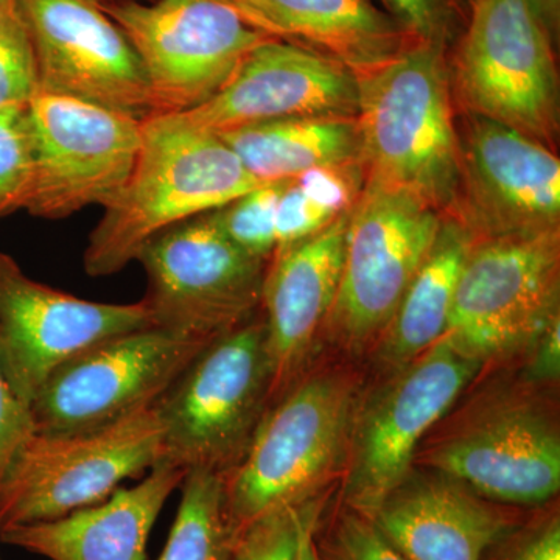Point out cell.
<instances>
[{"mask_svg": "<svg viewBox=\"0 0 560 560\" xmlns=\"http://www.w3.org/2000/svg\"><path fill=\"white\" fill-rule=\"evenodd\" d=\"M217 135L173 114L142 121L130 178L105 206L84 249V271L108 278L138 260L147 243L261 186Z\"/></svg>", "mask_w": 560, "mask_h": 560, "instance_id": "1", "label": "cell"}, {"mask_svg": "<svg viewBox=\"0 0 560 560\" xmlns=\"http://www.w3.org/2000/svg\"><path fill=\"white\" fill-rule=\"evenodd\" d=\"M447 47L415 40L357 77L366 178L447 213L458 179V135Z\"/></svg>", "mask_w": 560, "mask_h": 560, "instance_id": "2", "label": "cell"}, {"mask_svg": "<svg viewBox=\"0 0 560 560\" xmlns=\"http://www.w3.org/2000/svg\"><path fill=\"white\" fill-rule=\"evenodd\" d=\"M361 397L355 374H302L272 401L249 448L224 475L228 515L237 537L271 512L318 499L342 474Z\"/></svg>", "mask_w": 560, "mask_h": 560, "instance_id": "3", "label": "cell"}, {"mask_svg": "<svg viewBox=\"0 0 560 560\" xmlns=\"http://www.w3.org/2000/svg\"><path fill=\"white\" fill-rule=\"evenodd\" d=\"M272 404V364L261 313L210 341L154 404L162 459L184 471L228 475Z\"/></svg>", "mask_w": 560, "mask_h": 560, "instance_id": "4", "label": "cell"}, {"mask_svg": "<svg viewBox=\"0 0 560 560\" xmlns=\"http://www.w3.org/2000/svg\"><path fill=\"white\" fill-rule=\"evenodd\" d=\"M455 478L482 499L510 508H540L560 489L558 412L541 388L486 390L444 433L423 442L415 466Z\"/></svg>", "mask_w": 560, "mask_h": 560, "instance_id": "5", "label": "cell"}, {"mask_svg": "<svg viewBox=\"0 0 560 560\" xmlns=\"http://www.w3.org/2000/svg\"><path fill=\"white\" fill-rule=\"evenodd\" d=\"M556 46L530 0H471L448 60L453 101L556 150Z\"/></svg>", "mask_w": 560, "mask_h": 560, "instance_id": "6", "label": "cell"}, {"mask_svg": "<svg viewBox=\"0 0 560 560\" xmlns=\"http://www.w3.org/2000/svg\"><path fill=\"white\" fill-rule=\"evenodd\" d=\"M444 220L410 191L366 178L350 209L337 298L324 334L352 353L374 349Z\"/></svg>", "mask_w": 560, "mask_h": 560, "instance_id": "7", "label": "cell"}, {"mask_svg": "<svg viewBox=\"0 0 560 560\" xmlns=\"http://www.w3.org/2000/svg\"><path fill=\"white\" fill-rule=\"evenodd\" d=\"M161 459L154 405L97 430L35 431L0 481V529L57 521L102 503Z\"/></svg>", "mask_w": 560, "mask_h": 560, "instance_id": "8", "label": "cell"}, {"mask_svg": "<svg viewBox=\"0 0 560 560\" xmlns=\"http://www.w3.org/2000/svg\"><path fill=\"white\" fill-rule=\"evenodd\" d=\"M482 370L442 338L407 366L388 372L368 396L361 393L342 471V504L371 518L410 474L430 431Z\"/></svg>", "mask_w": 560, "mask_h": 560, "instance_id": "9", "label": "cell"}, {"mask_svg": "<svg viewBox=\"0 0 560 560\" xmlns=\"http://www.w3.org/2000/svg\"><path fill=\"white\" fill-rule=\"evenodd\" d=\"M560 319V230L475 241L444 340L482 368L528 352Z\"/></svg>", "mask_w": 560, "mask_h": 560, "instance_id": "10", "label": "cell"}, {"mask_svg": "<svg viewBox=\"0 0 560 560\" xmlns=\"http://www.w3.org/2000/svg\"><path fill=\"white\" fill-rule=\"evenodd\" d=\"M106 13L142 62L156 116L210 101L250 51L276 38L228 0H128Z\"/></svg>", "mask_w": 560, "mask_h": 560, "instance_id": "11", "label": "cell"}, {"mask_svg": "<svg viewBox=\"0 0 560 560\" xmlns=\"http://www.w3.org/2000/svg\"><path fill=\"white\" fill-rule=\"evenodd\" d=\"M268 260L238 248L212 210L162 232L136 261L154 326L217 338L259 315Z\"/></svg>", "mask_w": 560, "mask_h": 560, "instance_id": "12", "label": "cell"}, {"mask_svg": "<svg viewBox=\"0 0 560 560\" xmlns=\"http://www.w3.org/2000/svg\"><path fill=\"white\" fill-rule=\"evenodd\" d=\"M32 175L22 210L69 219L106 205L130 178L142 121L69 95L39 91L27 105Z\"/></svg>", "mask_w": 560, "mask_h": 560, "instance_id": "13", "label": "cell"}, {"mask_svg": "<svg viewBox=\"0 0 560 560\" xmlns=\"http://www.w3.org/2000/svg\"><path fill=\"white\" fill-rule=\"evenodd\" d=\"M213 340L150 326L98 342L40 388L31 405L33 427L79 433L147 410Z\"/></svg>", "mask_w": 560, "mask_h": 560, "instance_id": "14", "label": "cell"}, {"mask_svg": "<svg viewBox=\"0 0 560 560\" xmlns=\"http://www.w3.org/2000/svg\"><path fill=\"white\" fill-rule=\"evenodd\" d=\"M458 179L447 215L477 241L560 230L556 150L514 128L460 113Z\"/></svg>", "mask_w": 560, "mask_h": 560, "instance_id": "15", "label": "cell"}, {"mask_svg": "<svg viewBox=\"0 0 560 560\" xmlns=\"http://www.w3.org/2000/svg\"><path fill=\"white\" fill-rule=\"evenodd\" d=\"M150 326L154 320L145 300H81L28 278L0 253V364L28 411L40 388L68 361L98 342Z\"/></svg>", "mask_w": 560, "mask_h": 560, "instance_id": "16", "label": "cell"}, {"mask_svg": "<svg viewBox=\"0 0 560 560\" xmlns=\"http://www.w3.org/2000/svg\"><path fill=\"white\" fill-rule=\"evenodd\" d=\"M31 33L39 91L128 114L156 116L135 47L97 0H16Z\"/></svg>", "mask_w": 560, "mask_h": 560, "instance_id": "17", "label": "cell"}, {"mask_svg": "<svg viewBox=\"0 0 560 560\" xmlns=\"http://www.w3.org/2000/svg\"><path fill=\"white\" fill-rule=\"evenodd\" d=\"M355 73L326 55L282 38L256 47L210 101L173 114L187 127L221 135L302 116L357 117Z\"/></svg>", "mask_w": 560, "mask_h": 560, "instance_id": "18", "label": "cell"}, {"mask_svg": "<svg viewBox=\"0 0 560 560\" xmlns=\"http://www.w3.org/2000/svg\"><path fill=\"white\" fill-rule=\"evenodd\" d=\"M350 209L324 230L280 246L268 260L261 316L272 364V401L301 377L326 329L340 285Z\"/></svg>", "mask_w": 560, "mask_h": 560, "instance_id": "19", "label": "cell"}, {"mask_svg": "<svg viewBox=\"0 0 560 560\" xmlns=\"http://www.w3.org/2000/svg\"><path fill=\"white\" fill-rule=\"evenodd\" d=\"M371 521L407 560H485L522 518L448 475L415 466Z\"/></svg>", "mask_w": 560, "mask_h": 560, "instance_id": "20", "label": "cell"}, {"mask_svg": "<svg viewBox=\"0 0 560 560\" xmlns=\"http://www.w3.org/2000/svg\"><path fill=\"white\" fill-rule=\"evenodd\" d=\"M186 475L161 460L138 485L102 503L57 521L9 526L0 540L50 560H145L151 529Z\"/></svg>", "mask_w": 560, "mask_h": 560, "instance_id": "21", "label": "cell"}, {"mask_svg": "<svg viewBox=\"0 0 560 560\" xmlns=\"http://www.w3.org/2000/svg\"><path fill=\"white\" fill-rule=\"evenodd\" d=\"M257 24L278 38L341 62L355 75L415 43L372 0H243Z\"/></svg>", "mask_w": 560, "mask_h": 560, "instance_id": "22", "label": "cell"}, {"mask_svg": "<svg viewBox=\"0 0 560 560\" xmlns=\"http://www.w3.org/2000/svg\"><path fill=\"white\" fill-rule=\"evenodd\" d=\"M475 241L464 224L444 213L433 248L374 348L375 363L386 374L407 366L444 338L456 283Z\"/></svg>", "mask_w": 560, "mask_h": 560, "instance_id": "23", "label": "cell"}, {"mask_svg": "<svg viewBox=\"0 0 560 560\" xmlns=\"http://www.w3.org/2000/svg\"><path fill=\"white\" fill-rule=\"evenodd\" d=\"M217 136L260 183L294 179L324 165L361 161L357 117H287Z\"/></svg>", "mask_w": 560, "mask_h": 560, "instance_id": "24", "label": "cell"}, {"mask_svg": "<svg viewBox=\"0 0 560 560\" xmlns=\"http://www.w3.org/2000/svg\"><path fill=\"white\" fill-rule=\"evenodd\" d=\"M167 544L156 560H232L237 534L228 515L223 475L187 471Z\"/></svg>", "mask_w": 560, "mask_h": 560, "instance_id": "25", "label": "cell"}, {"mask_svg": "<svg viewBox=\"0 0 560 560\" xmlns=\"http://www.w3.org/2000/svg\"><path fill=\"white\" fill-rule=\"evenodd\" d=\"M283 183L285 180L261 184L237 200L215 210L224 234L238 248L261 259H270L278 248L276 210Z\"/></svg>", "mask_w": 560, "mask_h": 560, "instance_id": "26", "label": "cell"}, {"mask_svg": "<svg viewBox=\"0 0 560 560\" xmlns=\"http://www.w3.org/2000/svg\"><path fill=\"white\" fill-rule=\"evenodd\" d=\"M38 92L35 49L16 3L0 22V109L24 108Z\"/></svg>", "mask_w": 560, "mask_h": 560, "instance_id": "27", "label": "cell"}, {"mask_svg": "<svg viewBox=\"0 0 560 560\" xmlns=\"http://www.w3.org/2000/svg\"><path fill=\"white\" fill-rule=\"evenodd\" d=\"M31 175L27 106L0 109V219L22 210Z\"/></svg>", "mask_w": 560, "mask_h": 560, "instance_id": "28", "label": "cell"}, {"mask_svg": "<svg viewBox=\"0 0 560 560\" xmlns=\"http://www.w3.org/2000/svg\"><path fill=\"white\" fill-rule=\"evenodd\" d=\"M412 39L451 49L463 32L467 13L458 0H378Z\"/></svg>", "mask_w": 560, "mask_h": 560, "instance_id": "29", "label": "cell"}, {"mask_svg": "<svg viewBox=\"0 0 560 560\" xmlns=\"http://www.w3.org/2000/svg\"><path fill=\"white\" fill-rule=\"evenodd\" d=\"M319 547L329 560H407L383 537L370 517L345 504Z\"/></svg>", "mask_w": 560, "mask_h": 560, "instance_id": "30", "label": "cell"}, {"mask_svg": "<svg viewBox=\"0 0 560 560\" xmlns=\"http://www.w3.org/2000/svg\"><path fill=\"white\" fill-rule=\"evenodd\" d=\"M307 504L271 512L254 522L238 536L232 560H293Z\"/></svg>", "mask_w": 560, "mask_h": 560, "instance_id": "31", "label": "cell"}, {"mask_svg": "<svg viewBox=\"0 0 560 560\" xmlns=\"http://www.w3.org/2000/svg\"><path fill=\"white\" fill-rule=\"evenodd\" d=\"M485 560H560L558 506L518 522L489 548Z\"/></svg>", "mask_w": 560, "mask_h": 560, "instance_id": "32", "label": "cell"}, {"mask_svg": "<svg viewBox=\"0 0 560 560\" xmlns=\"http://www.w3.org/2000/svg\"><path fill=\"white\" fill-rule=\"evenodd\" d=\"M294 180L316 205L331 215L340 217L346 210L352 209L359 200L366 183V172L361 161L346 162L313 168L302 173Z\"/></svg>", "mask_w": 560, "mask_h": 560, "instance_id": "33", "label": "cell"}, {"mask_svg": "<svg viewBox=\"0 0 560 560\" xmlns=\"http://www.w3.org/2000/svg\"><path fill=\"white\" fill-rule=\"evenodd\" d=\"M338 219L315 201L298 186L296 180L283 183L276 210V242L280 246L293 245L315 235L327 224ZM276 248V249H278Z\"/></svg>", "mask_w": 560, "mask_h": 560, "instance_id": "34", "label": "cell"}, {"mask_svg": "<svg viewBox=\"0 0 560 560\" xmlns=\"http://www.w3.org/2000/svg\"><path fill=\"white\" fill-rule=\"evenodd\" d=\"M33 433L31 411L14 396L0 364V481L21 445Z\"/></svg>", "mask_w": 560, "mask_h": 560, "instance_id": "35", "label": "cell"}, {"mask_svg": "<svg viewBox=\"0 0 560 560\" xmlns=\"http://www.w3.org/2000/svg\"><path fill=\"white\" fill-rule=\"evenodd\" d=\"M522 381L536 388L558 385L560 378V319L555 320L530 346Z\"/></svg>", "mask_w": 560, "mask_h": 560, "instance_id": "36", "label": "cell"}, {"mask_svg": "<svg viewBox=\"0 0 560 560\" xmlns=\"http://www.w3.org/2000/svg\"><path fill=\"white\" fill-rule=\"evenodd\" d=\"M323 514V500L308 501L302 517L300 536H298L296 550L293 560H329L320 550L318 541L319 517Z\"/></svg>", "mask_w": 560, "mask_h": 560, "instance_id": "37", "label": "cell"}, {"mask_svg": "<svg viewBox=\"0 0 560 560\" xmlns=\"http://www.w3.org/2000/svg\"><path fill=\"white\" fill-rule=\"evenodd\" d=\"M541 22L547 31L550 32L555 43H559L560 33V0H530Z\"/></svg>", "mask_w": 560, "mask_h": 560, "instance_id": "38", "label": "cell"}, {"mask_svg": "<svg viewBox=\"0 0 560 560\" xmlns=\"http://www.w3.org/2000/svg\"><path fill=\"white\" fill-rule=\"evenodd\" d=\"M14 5H16V0H0V22L14 9Z\"/></svg>", "mask_w": 560, "mask_h": 560, "instance_id": "39", "label": "cell"}, {"mask_svg": "<svg viewBox=\"0 0 560 560\" xmlns=\"http://www.w3.org/2000/svg\"><path fill=\"white\" fill-rule=\"evenodd\" d=\"M235 3H237V5H238V7H241V9H242L243 11H245L246 16H248V18H249V20H250V21H253V22H254V24H256V25H257V27H259V24H257L256 20H254V18H253V14H250V13H249V11H248V9H246L245 3H243V0H235Z\"/></svg>", "mask_w": 560, "mask_h": 560, "instance_id": "40", "label": "cell"}, {"mask_svg": "<svg viewBox=\"0 0 560 560\" xmlns=\"http://www.w3.org/2000/svg\"><path fill=\"white\" fill-rule=\"evenodd\" d=\"M458 3L460 7H463L464 11H466V13H467V10H469L471 0H458Z\"/></svg>", "mask_w": 560, "mask_h": 560, "instance_id": "41", "label": "cell"}, {"mask_svg": "<svg viewBox=\"0 0 560 560\" xmlns=\"http://www.w3.org/2000/svg\"><path fill=\"white\" fill-rule=\"evenodd\" d=\"M228 2H232V3H235V0H228ZM235 5H237V3H235ZM238 7V5H237ZM238 9H241V7H238ZM242 10V9H241ZM243 11V10H242ZM243 13H245V11H243ZM246 14V13H245Z\"/></svg>", "mask_w": 560, "mask_h": 560, "instance_id": "42", "label": "cell"}, {"mask_svg": "<svg viewBox=\"0 0 560 560\" xmlns=\"http://www.w3.org/2000/svg\"><path fill=\"white\" fill-rule=\"evenodd\" d=\"M0 560H2V559H0Z\"/></svg>", "mask_w": 560, "mask_h": 560, "instance_id": "43", "label": "cell"}]
</instances>
